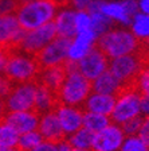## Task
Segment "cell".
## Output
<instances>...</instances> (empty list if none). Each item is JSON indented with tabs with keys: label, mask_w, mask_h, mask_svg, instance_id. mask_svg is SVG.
<instances>
[{
	"label": "cell",
	"mask_w": 149,
	"mask_h": 151,
	"mask_svg": "<svg viewBox=\"0 0 149 151\" xmlns=\"http://www.w3.org/2000/svg\"><path fill=\"white\" fill-rule=\"evenodd\" d=\"M140 116H143V113H141V93L137 91L134 85L125 86L115 96V105L112 115H110L112 123L122 126L124 123Z\"/></svg>",
	"instance_id": "cell-5"
},
{
	"label": "cell",
	"mask_w": 149,
	"mask_h": 151,
	"mask_svg": "<svg viewBox=\"0 0 149 151\" xmlns=\"http://www.w3.org/2000/svg\"><path fill=\"white\" fill-rule=\"evenodd\" d=\"M91 85H93V92H98V93L103 94H113V96H117L125 88L124 84L109 69L103 72L101 76H98L96 80H93Z\"/></svg>",
	"instance_id": "cell-21"
},
{
	"label": "cell",
	"mask_w": 149,
	"mask_h": 151,
	"mask_svg": "<svg viewBox=\"0 0 149 151\" xmlns=\"http://www.w3.org/2000/svg\"><path fill=\"white\" fill-rule=\"evenodd\" d=\"M6 113H7V109H6V104H4V99L0 97V120L3 119Z\"/></svg>",
	"instance_id": "cell-41"
},
{
	"label": "cell",
	"mask_w": 149,
	"mask_h": 151,
	"mask_svg": "<svg viewBox=\"0 0 149 151\" xmlns=\"http://www.w3.org/2000/svg\"><path fill=\"white\" fill-rule=\"evenodd\" d=\"M41 70L35 55L27 54L19 49H14L8 51L1 74L11 84H24L35 81Z\"/></svg>",
	"instance_id": "cell-4"
},
{
	"label": "cell",
	"mask_w": 149,
	"mask_h": 151,
	"mask_svg": "<svg viewBox=\"0 0 149 151\" xmlns=\"http://www.w3.org/2000/svg\"><path fill=\"white\" fill-rule=\"evenodd\" d=\"M42 142H43V138H42L41 132L30 131V132H26V134H20L16 147L22 151H31L36 146L41 145Z\"/></svg>",
	"instance_id": "cell-27"
},
{
	"label": "cell",
	"mask_w": 149,
	"mask_h": 151,
	"mask_svg": "<svg viewBox=\"0 0 149 151\" xmlns=\"http://www.w3.org/2000/svg\"><path fill=\"white\" fill-rule=\"evenodd\" d=\"M141 113L143 116H149V92L141 94Z\"/></svg>",
	"instance_id": "cell-37"
},
{
	"label": "cell",
	"mask_w": 149,
	"mask_h": 151,
	"mask_svg": "<svg viewBox=\"0 0 149 151\" xmlns=\"http://www.w3.org/2000/svg\"><path fill=\"white\" fill-rule=\"evenodd\" d=\"M38 131L41 132L43 140L54 143V145H59L61 142L67 139V135L65 134L62 126H61L56 111H51V112H47L46 115L41 116Z\"/></svg>",
	"instance_id": "cell-13"
},
{
	"label": "cell",
	"mask_w": 149,
	"mask_h": 151,
	"mask_svg": "<svg viewBox=\"0 0 149 151\" xmlns=\"http://www.w3.org/2000/svg\"><path fill=\"white\" fill-rule=\"evenodd\" d=\"M55 111L58 113L61 126H62L65 134L67 135V138L73 135L74 132H77L81 127H83L85 111L81 107H71V105L59 104Z\"/></svg>",
	"instance_id": "cell-14"
},
{
	"label": "cell",
	"mask_w": 149,
	"mask_h": 151,
	"mask_svg": "<svg viewBox=\"0 0 149 151\" xmlns=\"http://www.w3.org/2000/svg\"><path fill=\"white\" fill-rule=\"evenodd\" d=\"M94 134L93 131L81 127L77 132H74L73 135H70L67 138V140L70 142V145L75 148H83V150H91L94 140Z\"/></svg>",
	"instance_id": "cell-24"
},
{
	"label": "cell",
	"mask_w": 149,
	"mask_h": 151,
	"mask_svg": "<svg viewBox=\"0 0 149 151\" xmlns=\"http://www.w3.org/2000/svg\"><path fill=\"white\" fill-rule=\"evenodd\" d=\"M149 61L143 50L138 53L113 58L109 62V70L124 84V86L133 85L143 66Z\"/></svg>",
	"instance_id": "cell-6"
},
{
	"label": "cell",
	"mask_w": 149,
	"mask_h": 151,
	"mask_svg": "<svg viewBox=\"0 0 149 151\" xmlns=\"http://www.w3.org/2000/svg\"><path fill=\"white\" fill-rule=\"evenodd\" d=\"M125 138L126 135L122 127L115 123H110L94 135L91 151H120Z\"/></svg>",
	"instance_id": "cell-11"
},
{
	"label": "cell",
	"mask_w": 149,
	"mask_h": 151,
	"mask_svg": "<svg viewBox=\"0 0 149 151\" xmlns=\"http://www.w3.org/2000/svg\"><path fill=\"white\" fill-rule=\"evenodd\" d=\"M65 77H66V68H65V63H63V65H59V66L42 69L35 81L38 84L43 85L44 88H47L48 91H51L58 97V92L61 89V86H62Z\"/></svg>",
	"instance_id": "cell-19"
},
{
	"label": "cell",
	"mask_w": 149,
	"mask_h": 151,
	"mask_svg": "<svg viewBox=\"0 0 149 151\" xmlns=\"http://www.w3.org/2000/svg\"><path fill=\"white\" fill-rule=\"evenodd\" d=\"M31 151H59V150H58V145H54V143L43 140L41 145L36 146V147Z\"/></svg>",
	"instance_id": "cell-35"
},
{
	"label": "cell",
	"mask_w": 149,
	"mask_h": 151,
	"mask_svg": "<svg viewBox=\"0 0 149 151\" xmlns=\"http://www.w3.org/2000/svg\"><path fill=\"white\" fill-rule=\"evenodd\" d=\"M97 41H98V35L93 30L75 34L68 47L67 60L71 62H79L94 46H97Z\"/></svg>",
	"instance_id": "cell-15"
},
{
	"label": "cell",
	"mask_w": 149,
	"mask_h": 151,
	"mask_svg": "<svg viewBox=\"0 0 149 151\" xmlns=\"http://www.w3.org/2000/svg\"><path fill=\"white\" fill-rule=\"evenodd\" d=\"M109 62L110 60L105 55V53L98 46H94L79 62H77V65L78 70L90 81H93L109 69Z\"/></svg>",
	"instance_id": "cell-12"
},
{
	"label": "cell",
	"mask_w": 149,
	"mask_h": 151,
	"mask_svg": "<svg viewBox=\"0 0 149 151\" xmlns=\"http://www.w3.org/2000/svg\"><path fill=\"white\" fill-rule=\"evenodd\" d=\"M97 46L105 53L109 60L143 50V42L134 37L129 27L114 26L105 34L99 35Z\"/></svg>",
	"instance_id": "cell-3"
},
{
	"label": "cell",
	"mask_w": 149,
	"mask_h": 151,
	"mask_svg": "<svg viewBox=\"0 0 149 151\" xmlns=\"http://www.w3.org/2000/svg\"><path fill=\"white\" fill-rule=\"evenodd\" d=\"M133 85L141 94L149 92V61H146V63L143 66Z\"/></svg>",
	"instance_id": "cell-30"
},
{
	"label": "cell",
	"mask_w": 149,
	"mask_h": 151,
	"mask_svg": "<svg viewBox=\"0 0 149 151\" xmlns=\"http://www.w3.org/2000/svg\"><path fill=\"white\" fill-rule=\"evenodd\" d=\"M62 6L59 0H20L15 15L20 26L28 31L54 22Z\"/></svg>",
	"instance_id": "cell-1"
},
{
	"label": "cell",
	"mask_w": 149,
	"mask_h": 151,
	"mask_svg": "<svg viewBox=\"0 0 149 151\" xmlns=\"http://www.w3.org/2000/svg\"><path fill=\"white\" fill-rule=\"evenodd\" d=\"M26 30L20 26L15 14L0 15V47L9 51L18 49Z\"/></svg>",
	"instance_id": "cell-10"
},
{
	"label": "cell",
	"mask_w": 149,
	"mask_h": 151,
	"mask_svg": "<svg viewBox=\"0 0 149 151\" xmlns=\"http://www.w3.org/2000/svg\"><path fill=\"white\" fill-rule=\"evenodd\" d=\"M19 4L20 0H0V15L15 14Z\"/></svg>",
	"instance_id": "cell-32"
},
{
	"label": "cell",
	"mask_w": 149,
	"mask_h": 151,
	"mask_svg": "<svg viewBox=\"0 0 149 151\" xmlns=\"http://www.w3.org/2000/svg\"><path fill=\"white\" fill-rule=\"evenodd\" d=\"M8 151H22V150H19L18 147H12V148H8Z\"/></svg>",
	"instance_id": "cell-42"
},
{
	"label": "cell",
	"mask_w": 149,
	"mask_h": 151,
	"mask_svg": "<svg viewBox=\"0 0 149 151\" xmlns=\"http://www.w3.org/2000/svg\"><path fill=\"white\" fill-rule=\"evenodd\" d=\"M114 105H115V96L91 92L89 94V97L86 99V101L83 103V105H82V109L87 111V112L102 113V115L110 116L113 109H114Z\"/></svg>",
	"instance_id": "cell-20"
},
{
	"label": "cell",
	"mask_w": 149,
	"mask_h": 151,
	"mask_svg": "<svg viewBox=\"0 0 149 151\" xmlns=\"http://www.w3.org/2000/svg\"><path fill=\"white\" fill-rule=\"evenodd\" d=\"M99 11L103 12L108 18L114 22V24L129 27L132 20V15L126 9L122 0H101Z\"/></svg>",
	"instance_id": "cell-18"
},
{
	"label": "cell",
	"mask_w": 149,
	"mask_h": 151,
	"mask_svg": "<svg viewBox=\"0 0 149 151\" xmlns=\"http://www.w3.org/2000/svg\"><path fill=\"white\" fill-rule=\"evenodd\" d=\"M53 23L55 26L56 35L59 37L73 39L77 34L75 31V9L67 4L59 8Z\"/></svg>",
	"instance_id": "cell-17"
},
{
	"label": "cell",
	"mask_w": 149,
	"mask_h": 151,
	"mask_svg": "<svg viewBox=\"0 0 149 151\" xmlns=\"http://www.w3.org/2000/svg\"><path fill=\"white\" fill-rule=\"evenodd\" d=\"M120 151H149V146L138 135H129L125 138Z\"/></svg>",
	"instance_id": "cell-28"
},
{
	"label": "cell",
	"mask_w": 149,
	"mask_h": 151,
	"mask_svg": "<svg viewBox=\"0 0 149 151\" xmlns=\"http://www.w3.org/2000/svg\"><path fill=\"white\" fill-rule=\"evenodd\" d=\"M1 120L9 124L18 134H26L38 128L41 116L34 111H20V112H7Z\"/></svg>",
	"instance_id": "cell-16"
},
{
	"label": "cell",
	"mask_w": 149,
	"mask_h": 151,
	"mask_svg": "<svg viewBox=\"0 0 149 151\" xmlns=\"http://www.w3.org/2000/svg\"><path fill=\"white\" fill-rule=\"evenodd\" d=\"M3 99L7 112L32 111L36 99V82L31 81L24 84H11Z\"/></svg>",
	"instance_id": "cell-7"
},
{
	"label": "cell",
	"mask_w": 149,
	"mask_h": 151,
	"mask_svg": "<svg viewBox=\"0 0 149 151\" xmlns=\"http://www.w3.org/2000/svg\"><path fill=\"white\" fill-rule=\"evenodd\" d=\"M7 57H8V51L0 47V73L3 72V69H4V65H6Z\"/></svg>",
	"instance_id": "cell-39"
},
{
	"label": "cell",
	"mask_w": 149,
	"mask_h": 151,
	"mask_svg": "<svg viewBox=\"0 0 149 151\" xmlns=\"http://www.w3.org/2000/svg\"><path fill=\"white\" fill-rule=\"evenodd\" d=\"M91 3V0H67L66 4L70 7H73L74 9H87L89 4Z\"/></svg>",
	"instance_id": "cell-34"
},
{
	"label": "cell",
	"mask_w": 149,
	"mask_h": 151,
	"mask_svg": "<svg viewBox=\"0 0 149 151\" xmlns=\"http://www.w3.org/2000/svg\"><path fill=\"white\" fill-rule=\"evenodd\" d=\"M70 43H71V39L56 35L46 47H43L38 54H35V58L41 69H47V68L66 63Z\"/></svg>",
	"instance_id": "cell-8"
},
{
	"label": "cell",
	"mask_w": 149,
	"mask_h": 151,
	"mask_svg": "<svg viewBox=\"0 0 149 151\" xmlns=\"http://www.w3.org/2000/svg\"><path fill=\"white\" fill-rule=\"evenodd\" d=\"M9 86H11V82H8L6 78H4V76L0 73V97H4L8 92Z\"/></svg>",
	"instance_id": "cell-38"
},
{
	"label": "cell",
	"mask_w": 149,
	"mask_h": 151,
	"mask_svg": "<svg viewBox=\"0 0 149 151\" xmlns=\"http://www.w3.org/2000/svg\"><path fill=\"white\" fill-rule=\"evenodd\" d=\"M55 37H56V30H55L54 23L53 22L47 23V24L42 26V27L26 31L24 37H23V39L18 49L27 54L35 55V54L39 53L43 47H46Z\"/></svg>",
	"instance_id": "cell-9"
},
{
	"label": "cell",
	"mask_w": 149,
	"mask_h": 151,
	"mask_svg": "<svg viewBox=\"0 0 149 151\" xmlns=\"http://www.w3.org/2000/svg\"><path fill=\"white\" fill-rule=\"evenodd\" d=\"M122 3L125 4L126 9L129 11V14H130L132 16L140 11V9H138V0H122Z\"/></svg>",
	"instance_id": "cell-36"
},
{
	"label": "cell",
	"mask_w": 149,
	"mask_h": 151,
	"mask_svg": "<svg viewBox=\"0 0 149 151\" xmlns=\"http://www.w3.org/2000/svg\"><path fill=\"white\" fill-rule=\"evenodd\" d=\"M110 123H112V119L108 115L87 112V111H85V113H83V127L93 131L94 134H97V132H99L101 129L105 128V127H108Z\"/></svg>",
	"instance_id": "cell-23"
},
{
	"label": "cell",
	"mask_w": 149,
	"mask_h": 151,
	"mask_svg": "<svg viewBox=\"0 0 149 151\" xmlns=\"http://www.w3.org/2000/svg\"><path fill=\"white\" fill-rule=\"evenodd\" d=\"M141 123H143V116L129 120V122L124 123L121 127H122V129H124V132H125V135L126 136L137 135V134H138V129H140V127H141Z\"/></svg>",
	"instance_id": "cell-31"
},
{
	"label": "cell",
	"mask_w": 149,
	"mask_h": 151,
	"mask_svg": "<svg viewBox=\"0 0 149 151\" xmlns=\"http://www.w3.org/2000/svg\"><path fill=\"white\" fill-rule=\"evenodd\" d=\"M129 28L140 42H146L149 39V14L141 11L136 12L132 16Z\"/></svg>",
	"instance_id": "cell-22"
},
{
	"label": "cell",
	"mask_w": 149,
	"mask_h": 151,
	"mask_svg": "<svg viewBox=\"0 0 149 151\" xmlns=\"http://www.w3.org/2000/svg\"><path fill=\"white\" fill-rule=\"evenodd\" d=\"M91 30V15L87 9H75V31L77 34Z\"/></svg>",
	"instance_id": "cell-29"
},
{
	"label": "cell",
	"mask_w": 149,
	"mask_h": 151,
	"mask_svg": "<svg viewBox=\"0 0 149 151\" xmlns=\"http://www.w3.org/2000/svg\"><path fill=\"white\" fill-rule=\"evenodd\" d=\"M66 77L63 84L58 92V99L61 104L71 105V107H81L93 92V85L87 77H85L78 70L77 62L66 61Z\"/></svg>",
	"instance_id": "cell-2"
},
{
	"label": "cell",
	"mask_w": 149,
	"mask_h": 151,
	"mask_svg": "<svg viewBox=\"0 0 149 151\" xmlns=\"http://www.w3.org/2000/svg\"><path fill=\"white\" fill-rule=\"evenodd\" d=\"M138 9L141 12L149 14V0H138Z\"/></svg>",
	"instance_id": "cell-40"
},
{
	"label": "cell",
	"mask_w": 149,
	"mask_h": 151,
	"mask_svg": "<svg viewBox=\"0 0 149 151\" xmlns=\"http://www.w3.org/2000/svg\"><path fill=\"white\" fill-rule=\"evenodd\" d=\"M19 136H20V134H18L9 124H7L3 120H0V147H16Z\"/></svg>",
	"instance_id": "cell-26"
},
{
	"label": "cell",
	"mask_w": 149,
	"mask_h": 151,
	"mask_svg": "<svg viewBox=\"0 0 149 151\" xmlns=\"http://www.w3.org/2000/svg\"><path fill=\"white\" fill-rule=\"evenodd\" d=\"M137 135L149 146V116H143V123H141V127Z\"/></svg>",
	"instance_id": "cell-33"
},
{
	"label": "cell",
	"mask_w": 149,
	"mask_h": 151,
	"mask_svg": "<svg viewBox=\"0 0 149 151\" xmlns=\"http://www.w3.org/2000/svg\"><path fill=\"white\" fill-rule=\"evenodd\" d=\"M91 15V30L96 32L97 35H102L106 31H109L110 28L114 27V22H113L110 18L105 15L101 11H97V12H90Z\"/></svg>",
	"instance_id": "cell-25"
}]
</instances>
